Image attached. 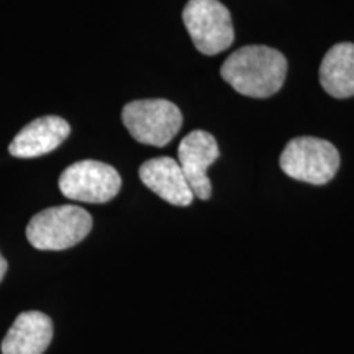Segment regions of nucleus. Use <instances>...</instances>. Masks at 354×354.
Listing matches in <instances>:
<instances>
[{"label":"nucleus","mask_w":354,"mask_h":354,"mask_svg":"<svg viewBox=\"0 0 354 354\" xmlns=\"http://www.w3.org/2000/svg\"><path fill=\"white\" fill-rule=\"evenodd\" d=\"M220 74L241 95L268 99L284 86L287 59L281 51L263 44L243 46L227 57Z\"/></svg>","instance_id":"obj_1"},{"label":"nucleus","mask_w":354,"mask_h":354,"mask_svg":"<svg viewBox=\"0 0 354 354\" xmlns=\"http://www.w3.org/2000/svg\"><path fill=\"white\" fill-rule=\"evenodd\" d=\"M92 230V216L77 205L39 212L26 227L30 245L41 251H63L81 243Z\"/></svg>","instance_id":"obj_2"},{"label":"nucleus","mask_w":354,"mask_h":354,"mask_svg":"<svg viewBox=\"0 0 354 354\" xmlns=\"http://www.w3.org/2000/svg\"><path fill=\"white\" fill-rule=\"evenodd\" d=\"M335 145L313 136H299L286 145L279 159L281 169L292 179L313 185L328 184L339 169Z\"/></svg>","instance_id":"obj_3"},{"label":"nucleus","mask_w":354,"mask_h":354,"mask_svg":"<svg viewBox=\"0 0 354 354\" xmlns=\"http://www.w3.org/2000/svg\"><path fill=\"white\" fill-rule=\"evenodd\" d=\"M122 122L138 143L166 146L183 127V113L165 99L133 100L122 110Z\"/></svg>","instance_id":"obj_4"},{"label":"nucleus","mask_w":354,"mask_h":354,"mask_svg":"<svg viewBox=\"0 0 354 354\" xmlns=\"http://www.w3.org/2000/svg\"><path fill=\"white\" fill-rule=\"evenodd\" d=\"M183 20L202 55L215 56L233 44L232 15L220 0H189L184 7Z\"/></svg>","instance_id":"obj_5"},{"label":"nucleus","mask_w":354,"mask_h":354,"mask_svg":"<svg viewBox=\"0 0 354 354\" xmlns=\"http://www.w3.org/2000/svg\"><path fill=\"white\" fill-rule=\"evenodd\" d=\"M57 185L69 201L107 203L120 192L122 177L110 165L86 159L66 167Z\"/></svg>","instance_id":"obj_6"},{"label":"nucleus","mask_w":354,"mask_h":354,"mask_svg":"<svg viewBox=\"0 0 354 354\" xmlns=\"http://www.w3.org/2000/svg\"><path fill=\"white\" fill-rule=\"evenodd\" d=\"M177 156H179L177 162L192 189L194 197H198L201 201H209L212 196V184L207 176V169L220 156L218 145H216L214 135L203 130L190 131L180 141Z\"/></svg>","instance_id":"obj_7"},{"label":"nucleus","mask_w":354,"mask_h":354,"mask_svg":"<svg viewBox=\"0 0 354 354\" xmlns=\"http://www.w3.org/2000/svg\"><path fill=\"white\" fill-rule=\"evenodd\" d=\"M140 179L162 201L176 207H187L194 201V192L185 179L179 162L172 158H154L141 165Z\"/></svg>","instance_id":"obj_8"},{"label":"nucleus","mask_w":354,"mask_h":354,"mask_svg":"<svg viewBox=\"0 0 354 354\" xmlns=\"http://www.w3.org/2000/svg\"><path fill=\"white\" fill-rule=\"evenodd\" d=\"M69 123L56 115H48L21 128L12 140L8 151L15 158H38L48 154L68 138Z\"/></svg>","instance_id":"obj_9"},{"label":"nucleus","mask_w":354,"mask_h":354,"mask_svg":"<svg viewBox=\"0 0 354 354\" xmlns=\"http://www.w3.org/2000/svg\"><path fill=\"white\" fill-rule=\"evenodd\" d=\"M53 322L41 312L17 317L2 342V354H43L53 339Z\"/></svg>","instance_id":"obj_10"},{"label":"nucleus","mask_w":354,"mask_h":354,"mask_svg":"<svg viewBox=\"0 0 354 354\" xmlns=\"http://www.w3.org/2000/svg\"><path fill=\"white\" fill-rule=\"evenodd\" d=\"M320 84L335 99L354 95V44L338 43L331 46L320 64Z\"/></svg>","instance_id":"obj_11"},{"label":"nucleus","mask_w":354,"mask_h":354,"mask_svg":"<svg viewBox=\"0 0 354 354\" xmlns=\"http://www.w3.org/2000/svg\"><path fill=\"white\" fill-rule=\"evenodd\" d=\"M6 272H7V261L3 259L2 254H0V282H2V279H3V276H6Z\"/></svg>","instance_id":"obj_12"}]
</instances>
